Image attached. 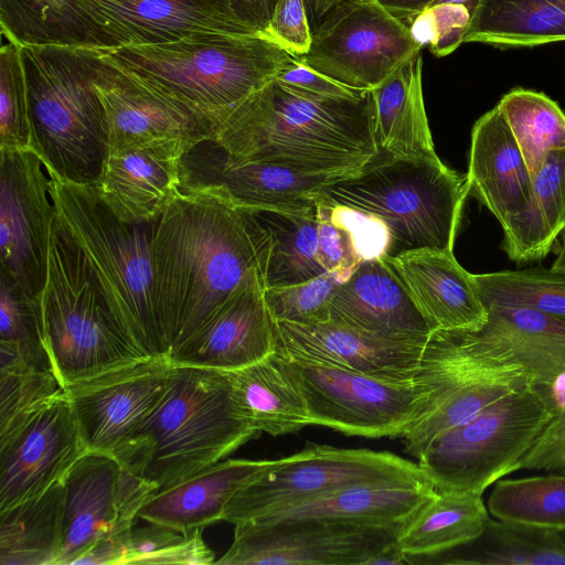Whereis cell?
I'll return each instance as SVG.
<instances>
[{"label":"cell","instance_id":"cell-1","mask_svg":"<svg viewBox=\"0 0 565 565\" xmlns=\"http://www.w3.org/2000/svg\"><path fill=\"white\" fill-rule=\"evenodd\" d=\"M268 246L253 212L215 186L183 182L151 237L156 309L169 355L253 271L264 275Z\"/></svg>","mask_w":565,"mask_h":565},{"label":"cell","instance_id":"cell-2","mask_svg":"<svg viewBox=\"0 0 565 565\" xmlns=\"http://www.w3.org/2000/svg\"><path fill=\"white\" fill-rule=\"evenodd\" d=\"M210 140L237 162L315 174H355L380 153L369 90L332 97L278 77L243 100Z\"/></svg>","mask_w":565,"mask_h":565},{"label":"cell","instance_id":"cell-3","mask_svg":"<svg viewBox=\"0 0 565 565\" xmlns=\"http://www.w3.org/2000/svg\"><path fill=\"white\" fill-rule=\"evenodd\" d=\"M259 433L227 372L172 366L158 405L111 455L160 490L223 460Z\"/></svg>","mask_w":565,"mask_h":565},{"label":"cell","instance_id":"cell-4","mask_svg":"<svg viewBox=\"0 0 565 565\" xmlns=\"http://www.w3.org/2000/svg\"><path fill=\"white\" fill-rule=\"evenodd\" d=\"M102 50L191 108L213 134L243 100L300 60L264 33L203 32Z\"/></svg>","mask_w":565,"mask_h":565},{"label":"cell","instance_id":"cell-5","mask_svg":"<svg viewBox=\"0 0 565 565\" xmlns=\"http://www.w3.org/2000/svg\"><path fill=\"white\" fill-rule=\"evenodd\" d=\"M20 45L36 153L51 178L94 183L108 153L106 113L95 88L97 49Z\"/></svg>","mask_w":565,"mask_h":565},{"label":"cell","instance_id":"cell-6","mask_svg":"<svg viewBox=\"0 0 565 565\" xmlns=\"http://www.w3.org/2000/svg\"><path fill=\"white\" fill-rule=\"evenodd\" d=\"M57 217L84 254L115 318L149 359L168 360L154 300L150 223L119 220L93 183L50 177Z\"/></svg>","mask_w":565,"mask_h":565},{"label":"cell","instance_id":"cell-7","mask_svg":"<svg viewBox=\"0 0 565 565\" xmlns=\"http://www.w3.org/2000/svg\"><path fill=\"white\" fill-rule=\"evenodd\" d=\"M329 203L380 218L388 232L385 256L420 248L454 249L468 194L467 175L437 154L418 158L379 156L353 175L326 184Z\"/></svg>","mask_w":565,"mask_h":565},{"label":"cell","instance_id":"cell-8","mask_svg":"<svg viewBox=\"0 0 565 565\" xmlns=\"http://www.w3.org/2000/svg\"><path fill=\"white\" fill-rule=\"evenodd\" d=\"M41 307L46 348L63 388L149 359L115 318L57 215Z\"/></svg>","mask_w":565,"mask_h":565},{"label":"cell","instance_id":"cell-9","mask_svg":"<svg viewBox=\"0 0 565 565\" xmlns=\"http://www.w3.org/2000/svg\"><path fill=\"white\" fill-rule=\"evenodd\" d=\"M553 416L543 395L530 385L436 437L417 463L437 491L482 495L498 480L518 471Z\"/></svg>","mask_w":565,"mask_h":565},{"label":"cell","instance_id":"cell-10","mask_svg":"<svg viewBox=\"0 0 565 565\" xmlns=\"http://www.w3.org/2000/svg\"><path fill=\"white\" fill-rule=\"evenodd\" d=\"M203 32L263 33L238 0H62L34 43L116 49Z\"/></svg>","mask_w":565,"mask_h":565},{"label":"cell","instance_id":"cell-11","mask_svg":"<svg viewBox=\"0 0 565 565\" xmlns=\"http://www.w3.org/2000/svg\"><path fill=\"white\" fill-rule=\"evenodd\" d=\"M415 381L426 392L427 407L402 437L415 458L439 435L532 385L523 365L477 350L457 331L429 335Z\"/></svg>","mask_w":565,"mask_h":565},{"label":"cell","instance_id":"cell-12","mask_svg":"<svg viewBox=\"0 0 565 565\" xmlns=\"http://www.w3.org/2000/svg\"><path fill=\"white\" fill-rule=\"evenodd\" d=\"M418 463L387 451L308 444L270 460L228 501L223 521H254L277 509L360 483L425 482Z\"/></svg>","mask_w":565,"mask_h":565},{"label":"cell","instance_id":"cell-13","mask_svg":"<svg viewBox=\"0 0 565 565\" xmlns=\"http://www.w3.org/2000/svg\"><path fill=\"white\" fill-rule=\"evenodd\" d=\"M468 194L503 230L502 248L516 264L540 260L553 247L536 212L532 174L498 106L473 125L467 171Z\"/></svg>","mask_w":565,"mask_h":565},{"label":"cell","instance_id":"cell-14","mask_svg":"<svg viewBox=\"0 0 565 565\" xmlns=\"http://www.w3.org/2000/svg\"><path fill=\"white\" fill-rule=\"evenodd\" d=\"M306 398L309 425L367 438L399 437L425 413L414 380L394 381L288 355Z\"/></svg>","mask_w":565,"mask_h":565},{"label":"cell","instance_id":"cell-15","mask_svg":"<svg viewBox=\"0 0 565 565\" xmlns=\"http://www.w3.org/2000/svg\"><path fill=\"white\" fill-rule=\"evenodd\" d=\"M311 35L300 61L359 90L373 89L422 51L406 23L377 0L339 3L311 29Z\"/></svg>","mask_w":565,"mask_h":565},{"label":"cell","instance_id":"cell-16","mask_svg":"<svg viewBox=\"0 0 565 565\" xmlns=\"http://www.w3.org/2000/svg\"><path fill=\"white\" fill-rule=\"evenodd\" d=\"M56 215L41 157L31 150L0 151V270L38 299L47 279Z\"/></svg>","mask_w":565,"mask_h":565},{"label":"cell","instance_id":"cell-17","mask_svg":"<svg viewBox=\"0 0 565 565\" xmlns=\"http://www.w3.org/2000/svg\"><path fill=\"white\" fill-rule=\"evenodd\" d=\"M391 529L327 519L235 524L222 565H367L393 543Z\"/></svg>","mask_w":565,"mask_h":565},{"label":"cell","instance_id":"cell-18","mask_svg":"<svg viewBox=\"0 0 565 565\" xmlns=\"http://www.w3.org/2000/svg\"><path fill=\"white\" fill-rule=\"evenodd\" d=\"M63 533L55 565H73L96 541L129 532L158 488L114 455L87 451L62 479Z\"/></svg>","mask_w":565,"mask_h":565},{"label":"cell","instance_id":"cell-19","mask_svg":"<svg viewBox=\"0 0 565 565\" xmlns=\"http://www.w3.org/2000/svg\"><path fill=\"white\" fill-rule=\"evenodd\" d=\"M98 51L95 88L108 125V152L167 141L194 148L213 128L191 108L142 75Z\"/></svg>","mask_w":565,"mask_h":565},{"label":"cell","instance_id":"cell-20","mask_svg":"<svg viewBox=\"0 0 565 565\" xmlns=\"http://www.w3.org/2000/svg\"><path fill=\"white\" fill-rule=\"evenodd\" d=\"M87 449L63 391L0 437V510L45 492Z\"/></svg>","mask_w":565,"mask_h":565},{"label":"cell","instance_id":"cell-21","mask_svg":"<svg viewBox=\"0 0 565 565\" xmlns=\"http://www.w3.org/2000/svg\"><path fill=\"white\" fill-rule=\"evenodd\" d=\"M172 366L148 359L64 388L87 451L114 449L154 409Z\"/></svg>","mask_w":565,"mask_h":565},{"label":"cell","instance_id":"cell-22","mask_svg":"<svg viewBox=\"0 0 565 565\" xmlns=\"http://www.w3.org/2000/svg\"><path fill=\"white\" fill-rule=\"evenodd\" d=\"M262 270L253 271L168 358L172 366L222 372L259 362L278 347L277 322L265 297Z\"/></svg>","mask_w":565,"mask_h":565},{"label":"cell","instance_id":"cell-23","mask_svg":"<svg viewBox=\"0 0 565 565\" xmlns=\"http://www.w3.org/2000/svg\"><path fill=\"white\" fill-rule=\"evenodd\" d=\"M181 166L183 182L215 186L249 212H311L326 184L353 175L303 173L270 163L237 162L211 140L192 148Z\"/></svg>","mask_w":565,"mask_h":565},{"label":"cell","instance_id":"cell-24","mask_svg":"<svg viewBox=\"0 0 565 565\" xmlns=\"http://www.w3.org/2000/svg\"><path fill=\"white\" fill-rule=\"evenodd\" d=\"M277 335L278 347L292 359L394 381L415 379L428 340L383 338L332 320L277 322Z\"/></svg>","mask_w":565,"mask_h":565},{"label":"cell","instance_id":"cell-25","mask_svg":"<svg viewBox=\"0 0 565 565\" xmlns=\"http://www.w3.org/2000/svg\"><path fill=\"white\" fill-rule=\"evenodd\" d=\"M191 149L167 141L108 152L93 184L119 220L153 223L180 192L182 158Z\"/></svg>","mask_w":565,"mask_h":565},{"label":"cell","instance_id":"cell-26","mask_svg":"<svg viewBox=\"0 0 565 565\" xmlns=\"http://www.w3.org/2000/svg\"><path fill=\"white\" fill-rule=\"evenodd\" d=\"M401 278L411 298L435 331L475 332L488 321L475 275L451 250L420 248L383 256Z\"/></svg>","mask_w":565,"mask_h":565},{"label":"cell","instance_id":"cell-27","mask_svg":"<svg viewBox=\"0 0 565 565\" xmlns=\"http://www.w3.org/2000/svg\"><path fill=\"white\" fill-rule=\"evenodd\" d=\"M487 308L480 330L458 332L477 350L523 365L535 388L565 386V319L522 307Z\"/></svg>","mask_w":565,"mask_h":565},{"label":"cell","instance_id":"cell-28","mask_svg":"<svg viewBox=\"0 0 565 565\" xmlns=\"http://www.w3.org/2000/svg\"><path fill=\"white\" fill-rule=\"evenodd\" d=\"M332 321L390 339L431 334L401 278L384 257L362 262L331 300Z\"/></svg>","mask_w":565,"mask_h":565},{"label":"cell","instance_id":"cell-29","mask_svg":"<svg viewBox=\"0 0 565 565\" xmlns=\"http://www.w3.org/2000/svg\"><path fill=\"white\" fill-rule=\"evenodd\" d=\"M435 493L429 481L360 483L299 501L249 522L327 519L399 533Z\"/></svg>","mask_w":565,"mask_h":565},{"label":"cell","instance_id":"cell-30","mask_svg":"<svg viewBox=\"0 0 565 565\" xmlns=\"http://www.w3.org/2000/svg\"><path fill=\"white\" fill-rule=\"evenodd\" d=\"M270 460L226 459L158 490L141 508L138 518L186 532L223 521L232 497Z\"/></svg>","mask_w":565,"mask_h":565},{"label":"cell","instance_id":"cell-31","mask_svg":"<svg viewBox=\"0 0 565 565\" xmlns=\"http://www.w3.org/2000/svg\"><path fill=\"white\" fill-rule=\"evenodd\" d=\"M422 51L370 89L373 131L380 153L393 158L435 156L423 98Z\"/></svg>","mask_w":565,"mask_h":565},{"label":"cell","instance_id":"cell-32","mask_svg":"<svg viewBox=\"0 0 565 565\" xmlns=\"http://www.w3.org/2000/svg\"><path fill=\"white\" fill-rule=\"evenodd\" d=\"M227 374L239 406L260 433L280 436L309 425L306 398L279 347L264 360Z\"/></svg>","mask_w":565,"mask_h":565},{"label":"cell","instance_id":"cell-33","mask_svg":"<svg viewBox=\"0 0 565 565\" xmlns=\"http://www.w3.org/2000/svg\"><path fill=\"white\" fill-rule=\"evenodd\" d=\"M408 564L565 565V537L556 531L489 516L475 541Z\"/></svg>","mask_w":565,"mask_h":565},{"label":"cell","instance_id":"cell-34","mask_svg":"<svg viewBox=\"0 0 565 565\" xmlns=\"http://www.w3.org/2000/svg\"><path fill=\"white\" fill-rule=\"evenodd\" d=\"M489 511L482 495L437 491L401 530L396 541L406 562L439 554L478 539L486 527Z\"/></svg>","mask_w":565,"mask_h":565},{"label":"cell","instance_id":"cell-35","mask_svg":"<svg viewBox=\"0 0 565 565\" xmlns=\"http://www.w3.org/2000/svg\"><path fill=\"white\" fill-rule=\"evenodd\" d=\"M63 514L62 480L42 494L0 510V564L55 565Z\"/></svg>","mask_w":565,"mask_h":565},{"label":"cell","instance_id":"cell-36","mask_svg":"<svg viewBox=\"0 0 565 565\" xmlns=\"http://www.w3.org/2000/svg\"><path fill=\"white\" fill-rule=\"evenodd\" d=\"M565 41V0H481L463 43L535 46Z\"/></svg>","mask_w":565,"mask_h":565},{"label":"cell","instance_id":"cell-37","mask_svg":"<svg viewBox=\"0 0 565 565\" xmlns=\"http://www.w3.org/2000/svg\"><path fill=\"white\" fill-rule=\"evenodd\" d=\"M267 232L266 288L300 284L327 270L320 252L318 205L308 213L253 212Z\"/></svg>","mask_w":565,"mask_h":565},{"label":"cell","instance_id":"cell-38","mask_svg":"<svg viewBox=\"0 0 565 565\" xmlns=\"http://www.w3.org/2000/svg\"><path fill=\"white\" fill-rule=\"evenodd\" d=\"M23 369L53 370L41 299L26 294L0 270V371Z\"/></svg>","mask_w":565,"mask_h":565},{"label":"cell","instance_id":"cell-39","mask_svg":"<svg viewBox=\"0 0 565 565\" xmlns=\"http://www.w3.org/2000/svg\"><path fill=\"white\" fill-rule=\"evenodd\" d=\"M488 511L497 520L565 532V475L502 478L494 483Z\"/></svg>","mask_w":565,"mask_h":565},{"label":"cell","instance_id":"cell-40","mask_svg":"<svg viewBox=\"0 0 565 565\" xmlns=\"http://www.w3.org/2000/svg\"><path fill=\"white\" fill-rule=\"evenodd\" d=\"M503 114L532 177L548 151L565 149V113L543 93L515 88L497 105Z\"/></svg>","mask_w":565,"mask_h":565},{"label":"cell","instance_id":"cell-41","mask_svg":"<svg viewBox=\"0 0 565 565\" xmlns=\"http://www.w3.org/2000/svg\"><path fill=\"white\" fill-rule=\"evenodd\" d=\"M483 303L533 309L565 319V271L535 267L475 275Z\"/></svg>","mask_w":565,"mask_h":565},{"label":"cell","instance_id":"cell-42","mask_svg":"<svg viewBox=\"0 0 565 565\" xmlns=\"http://www.w3.org/2000/svg\"><path fill=\"white\" fill-rule=\"evenodd\" d=\"M36 152L21 45L12 40L0 50V151Z\"/></svg>","mask_w":565,"mask_h":565},{"label":"cell","instance_id":"cell-43","mask_svg":"<svg viewBox=\"0 0 565 565\" xmlns=\"http://www.w3.org/2000/svg\"><path fill=\"white\" fill-rule=\"evenodd\" d=\"M148 523L141 527L134 526L126 535L121 565L214 563V553L204 542L201 527L179 532L162 524Z\"/></svg>","mask_w":565,"mask_h":565},{"label":"cell","instance_id":"cell-44","mask_svg":"<svg viewBox=\"0 0 565 565\" xmlns=\"http://www.w3.org/2000/svg\"><path fill=\"white\" fill-rule=\"evenodd\" d=\"M63 391L53 370L0 371V437L11 433Z\"/></svg>","mask_w":565,"mask_h":565},{"label":"cell","instance_id":"cell-45","mask_svg":"<svg viewBox=\"0 0 565 565\" xmlns=\"http://www.w3.org/2000/svg\"><path fill=\"white\" fill-rule=\"evenodd\" d=\"M341 282L327 273L300 284L266 288L265 297L276 322L321 323L331 319V300Z\"/></svg>","mask_w":565,"mask_h":565},{"label":"cell","instance_id":"cell-46","mask_svg":"<svg viewBox=\"0 0 565 565\" xmlns=\"http://www.w3.org/2000/svg\"><path fill=\"white\" fill-rule=\"evenodd\" d=\"M532 180L536 212L554 245L565 230V149L548 151Z\"/></svg>","mask_w":565,"mask_h":565},{"label":"cell","instance_id":"cell-47","mask_svg":"<svg viewBox=\"0 0 565 565\" xmlns=\"http://www.w3.org/2000/svg\"><path fill=\"white\" fill-rule=\"evenodd\" d=\"M554 416L536 443L521 459L518 470L565 475V386L539 391Z\"/></svg>","mask_w":565,"mask_h":565},{"label":"cell","instance_id":"cell-48","mask_svg":"<svg viewBox=\"0 0 565 565\" xmlns=\"http://www.w3.org/2000/svg\"><path fill=\"white\" fill-rule=\"evenodd\" d=\"M320 252L327 273L341 281L348 279L363 262L352 234L332 213L329 203L318 199Z\"/></svg>","mask_w":565,"mask_h":565},{"label":"cell","instance_id":"cell-49","mask_svg":"<svg viewBox=\"0 0 565 565\" xmlns=\"http://www.w3.org/2000/svg\"><path fill=\"white\" fill-rule=\"evenodd\" d=\"M62 0H0L1 35L20 44L34 43Z\"/></svg>","mask_w":565,"mask_h":565},{"label":"cell","instance_id":"cell-50","mask_svg":"<svg viewBox=\"0 0 565 565\" xmlns=\"http://www.w3.org/2000/svg\"><path fill=\"white\" fill-rule=\"evenodd\" d=\"M264 34L297 56L307 53L312 35L305 0H278Z\"/></svg>","mask_w":565,"mask_h":565},{"label":"cell","instance_id":"cell-51","mask_svg":"<svg viewBox=\"0 0 565 565\" xmlns=\"http://www.w3.org/2000/svg\"><path fill=\"white\" fill-rule=\"evenodd\" d=\"M329 204L335 218H338L352 234L358 252L363 262L386 255L388 247V232L380 218L355 209L332 203Z\"/></svg>","mask_w":565,"mask_h":565},{"label":"cell","instance_id":"cell-52","mask_svg":"<svg viewBox=\"0 0 565 565\" xmlns=\"http://www.w3.org/2000/svg\"><path fill=\"white\" fill-rule=\"evenodd\" d=\"M433 19L430 52L443 57L457 50L465 40L471 21L469 10L458 3H438L429 7Z\"/></svg>","mask_w":565,"mask_h":565},{"label":"cell","instance_id":"cell-53","mask_svg":"<svg viewBox=\"0 0 565 565\" xmlns=\"http://www.w3.org/2000/svg\"><path fill=\"white\" fill-rule=\"evenodd\" d=\"M280 81L320 95L344 98L363 96L367 90L344 86L305 65L300 60L279 77Z\"/></svg>","mask_w":565,"mask_h":565},{"label":"cell","instance_id":"cell-54","mask_svg":"<svg viewBox=\"0 0 565 565\" xmlns=\"http://www.w3.org/2000/svg\"><path fill=\"white\" fill-rule=\"evenodd\" d=\"M127 534L128 532L96 541L75 559L73 565H121Z\"/></svg>","mask_w":565,"mask_h":565},{"label":"cell","instance_id":"cell-55","mask_svg":"<svg viewBox=\"0 0 565 565\" xmlns=\"http://www.w3.org/2000/svg\"><path fill=\"white\" fill-rule=\"evenodd\" d=\"M404 22L412 14L430 7L434 0H377Z\"/></svg>","mask_w":565,"mask_h":565},{"label":"cell","instance_id":"cell-56","mask_svg":"<svg viewBox=\"0 0 565 565\" xmlns=\"http://www.w3.org/2000/svg\"><path fill=\"white\" fill-rule=\"evenodd\" d=\"M380 564H392V565H403L407 564L406 554L403 552L397 541L395 540L393 543L387 545L381 552H379L375 556H373L367 565H380Z\"/></svg>","mask_w":565,"mask_h":565},{"label":"cell","instance_id":"cell-57","mask_svg":"<svg viewBox=\"0 0 565 565\" xmlns=\"http://www.w3.org/2000/svg\"><path fill=\"white\" fill-rule=\"evenodd\" d=\"M349 0H305L308 19L311 29L320 21V19L328 13L332 8L339 3ZM354 1H369V0H354Z\"/></svg>","mask_w":565,"mask_h":565},{"label":"cell","instance_id":"cell-58","mask_svg":"<svg viewBox=\"0 0 565 565\" xmlns=\"http://www.w3.org/2000/svg\"><path fill=\"white\" fill-rule=\"evenodd\" d=\"M562 244L557 257L552 264V269L557 271H565V230L562 233Z\"/></svg>","mask_w":565,"mask_h":565},{"label":"cell","instance_id":"cell-59","mask_svg":"<svg viewBox=\"0 0 565 565\" xmlns=\"http://www.w3.org/2000/svg\"><path fill=\"white\" fill-rule=\"evenodd\" d=\"M481 0H434L433 4H438V3H458V4H462L465 6L469 12L471 13V18L475 13V11L477 10L479 3H480Z\"/></svg>","mask_w":565,"mask_h":565},{"label":"cell","instance_id":"cell-60","mask_svg":"<svg viewBox=\"0 0 565 565\" xmlns=\"http://www.w3.org/2000/svg\"><path fill=\"white\" fill-rule=\"evenodd\" d=\"M238 1H239V4H241V0H238ZM241 8H242V4H241ZM242 10H243V8H242ZM243 12H244V11H243ZM244 14H245V13H244ZM245 17H246V15H245ZM246 19H247V18H246ZM248 22H249V21H248Z\"/></svg>","mask_w":565,"mask_h":565}]
</instances>
